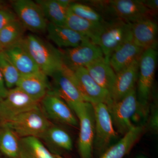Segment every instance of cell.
I'll list each match as a JSON object with an SVG mask.
<instances>
[{
	"label": "cell",
	"mask_w": 158,
	"mask_h": 158,
	"mask_svg": "<svg viewBox=\"0 0 158 158\" xmlns=\"http://www.w3.org/2000/svg\"><path fill=\"white\" fill-rule=\"evenodd\" d=\"M21 158H57L48 149L39 138H20Z\"/></svg>",
	"instance_id": "cell-25"
},
{
	"label": "cell",
	"mask_w": 158,
	"mask_h": 158,
	"mask_svg": "<svg viewBox=\"0 0 158 158\" xmlns=\"http://www.w3.org/2000/svg\"><path fill=\"white\" fill-rule=\"evenodd\" d=\"M18 20L14 12L6 9H0V31Z\"/></svg>",
	"instance_id": "cell-31"
},
{
	"label": "cell",
	"mask_w": 158,
	"mask_h": 158,
	"mask_svg": "<svg viewBox=\"0 0 158 158\" xmlns=\"http://www.w3.org/2000/svg\"><path fill=\"white\" fill-rule=\"evenodd\" d=\"M144 131L142 126H134L118 142L108 148L99 158H124L138 142Z\"/></svg>",
	"instance_id": "cell-21"
},
{
	"label": "cell",
	"mask_w": 158,
	"mask_h": 158,
	"mask_svg": "<svg viewBox=\"0 0 158 158\" xmlns=\"http://www.w3.org/2000/svg\"><path fill=\"white\" fill-rule=\"evenodd\" d=\"M12 6L18 19L25 28L35 33L46 31L47 20L36 2L31 0H16L12 2Z\"/></svg>",
	"instance_id": "cell-13"
},
{
	"label": "cell",
	"mask_w": 158,
	"mask_h": 158,
	"mask_svg": "<svg viewBox=\"0 0 158 158\" xmlns=\"http://www.w3.org/2000/svg\"><path fill=\"white\" fill-rule=\"evenodd\" d=\"M39 106L40 102L34 100L18 87L9 89L6 97L0 99L1 125Z\"/></svg>",
	"instance_id": "cell-10"
},
{
	"label": "cell",
	"mask_w": 158,
	"mask_h": 158,
	"mask_svg": "<svg viewBox=\"0 0 158 158\" xmlns=\"http://www.w3.org/2000/svg\"><path fill=\"white\" fill-rule=\"evenodd\" d=\"M46 31L49 39L61 49L75 47L90 40L88 37L65 26H57L48 23Z\"/></svg>",
	"instance_id": "cell-19"
},
{
	"label": "cell",
	"mask_w": 158,
	"mask_h": 158,
	"mask_svg": "<svg viewBox=\"0 0 158 158\" xmlns=\"http://www.w3.org/2000/svg\"><path fill=\"white\" fill-rule=\"evenodd\" d=\"M73 71L77 85L85 101L92 104L102 103L108 107L113 103L110 92L93 80L85 67L77 69Z\"/></svg>",
	"instance_id": "cell-14"
},
{
	"label": "cell",
	"mask_w": 158,
	"mask_h": 158,
	"mask_svg": "<svg viewBox=\"0 0 158 158\" xmlns=\"http://www.w3.org/2000/svg\"><path fill=\"white\" fill-rule=\"evenodd\" d=\"M51 77L53 85L51 90L64 101L72 110L87 102L77 85L73 71L63 65L61 69Z\"/></svg>",
	"instance_id": "cell-7"
},
{
	"label": "cell",
	"mask_w": 158,
	"mask_h": 158,
	"mask_svg": "<svg viewBox=\"0 0 158 158\" xmlns=\"http://www.w3.org/2000/svg\"><path fill=\"white\" fill-rule=\"evenodd\" d=\"M1 117H0V126H1Z\"/></svg>",
	"instance_id": "cell-40"
},
{
	"label": "cell",
	"mask_w": 158,
	"mask_h": 158,
	"mask_svg": "<svg viewBox=\"0 0 158 158\" xmlns=\"http://www.w3.org/2000/svg\"><path fill=\"white\" fill-rule=\"evenodd\" d=\"M92 105L95 120L93 148L97 155H101L116 137V131L107 106L102 103Z\"/></svg>",
	"instance_id": "cell-8"
},
{
	"label": "cell",
	"mask_w": 158,
	"mask_h": 158,
	"mask_svg": "<svg viewBox=\"0 0 158 158\" xmlns=\"http://www.w3.org/2000/svg\"><path fill=\"white\" fill-rule=\"evenodd\" d=\"M41 139L52 148L69 151L73 147L70 135L62 128L52 124Z\"/></svg>",
	"instance_id": "cell-26"
},
{
	"label": "cell",
	"mask_w": 158,
	"mask_h": 158,
	"mask_svg": "<svg viewBox=\"0 0 158 158\" xmlns=\"http://www.w3.org/2000/svg\"><path fill=\"white\" fill-rule=\"evenodd\" d=\"M57 1L61 6L66 8H69L71 4L75 2L72 0H57Z\"/></svg>",
	"instance_id": "cell-35"
},
{
	"label": "cell",
	"mask_w": 158,
	"mask_h": 158,
	"mask_svg": "<svg viewBox=\"0 0 158 158\" xmlns=\"http://www.w3.org/2000/svg\"><path fill=\"white\" fill-rule=\"evenodd\" d=\"M144 51L133 40L131 35L111 55L109 63L115 73H118L139 59Z\"/></svg>",
	"instance_id": "cell-16"
},
{
	"label": "cell",
	"mask_w": 158,
	"mask_h": 158,
	"mask_svg": "<svg viewBox=\"0 0 158 158\" xmlns=\"http://www.w3.org/2000/svg\"><path fill=\"white\" fill-rule=\"evenodd\" d=\"M8 90L5 84L2 75L0 71V99H3L6 97Z\"/></svg>",
	"instance_id": "cell-33"
},
{
	"label": "cell",
	"mask_w": 158,
	"mask_h": 158,
	"mask_svg": "<svg viewBox=\"0 0 158 158\" xmlns=\"http://www.w3.org/2000/svg\"><path fill=\"white\" fill-rule=\"evenodd\" d=\"M139 106L135 88L119 101L113 102L108 107L113 126L118 133L124 135L134 126L131 118Z\"/></svg>",
	"instance_id": "cell-9"
},
{
	"label": "cell",
	"mask_w": 158,
	"mask_h": 158,
	"mask_svg": "<svg viewBox=\"0 0 158 158\" xmlns=\"http://www.w3.org/2000/svg\"><path fill=\"white\" fill-rule=\"evenodd\" d=\"M56 156L57 158H64L63 157H62L61 156L59 155L58 154H56Z\"/></svg>",
	"instance_id": "cell-37"
},
{
	"label": "cell",
	"mask_w": 158,
	"mask_h": 158,
	"mask_svg": "<svg viewBox=\"0 0 158 158\" xmlns=\"http://www.w3.org/2000/svg\"><path fill=\"white\" fill-rule=\"evenodd\" d=\"M138 158H146L144 157H143V156H141V157H138Z\"/></svg>",
	"instance_id": "cell-39"
},
{
	"label": "cell",
	"mask_w": 158,
	"mask_h": 158,
	"mask_svg": "<svg viewBox=\"0 0 158 158\" xmlns=\"http://www.w3.org/2000/svg\"><path fill=\"white\" fill-rule=\"evenodd\" d=\"M131 24L132 37L137 45L144 50L156 49L158 27L154 18H146Z\"/></svg>",
	"instance_id": "cell-15"
},
{
	"label": "cell",
	"mask_w": 158,
	"mask_h": 158,
	"mask_svg": "<svg viewBox=\"0 0 158 158\" xmlns=\"http://www.w3.org/2000/svg\"><path fill=\"white\" fill-rule=\"evenodd\" d=\"M52 124L39 106L1 125L11 129L19 138L35 137L41 139Z\"/></svg>",
	"instance_id": "cell-4"
},
{
	"label": "cell",
	"mask_w": 158,
	"mask_h": 158,
	"mask_svg": "<svg viewBox=\"0 0 158 158\" xmlns=\"http://www.w3.org/2000/svg\"><path fill=\"white\" fill-rule=\"evenodd\" d=\"M156 49L145 50L139 61L137 79V98L140 106H145L149 100L153 88L157 62Z\"/></svg>",
	"instance_id": "cell-5"
},
{
	"label": "cell",
	"mask_w": 158,
	"mask_h": 158,
	"mask_svg": "<svg viewBox=\"0 0 158 158\" xmlns=\"http://www.w3.org/2000/svg\"><path fill=\"white\" fill-rule=\"evenodd\" d=\"M100 14L110 19H119L132 23L146 18H154L156 14L148 9L142 0L90 1L88 2Z\"/></svg>",
	"instance_id": "cell-1"
},
{
	"label": "cell",
	"mask_w": 158,
	"mask_h": 158,
	"mask_svg": "<svg viewBox=\"0 0 158 158\" xmlns=\"http://www.w3.org/2000/svg\"><path fill=\"white\" fill-rule=\"evenodd\" d=\"M93 80L111 95L116 73L104 58L90 63L85 67Z\"/></svg>",
	"instance_id": "cell-22"
},
{
	"label": "cell",
	"mask_w": 158,
	"mask_h": 158,
	"mask_svg": "<svg viewBox=\"0 0 158 158\" xmlns=\"http://www.w3.org/2000/svg\"><path fill=\"white\" fill-rule=\"evenodd\" d=\"M73 112L78 118V148L81 158H91L95 135V120L92 105L88 102L75 108Z\"/></svg>",
	"instance_id": "cell-6"
},
{
	"label": "cell",
	"mask_w": 158,
	"mask_h": 158,
	"mask_svg": "<svg viewBox=\"0 0 158 158\" xmlns=\"http://www.w3.org/2000/svg\"><path fill=\"white\" fill-rule=\"evenodd\" d=\"M142 2L148 9L156 14L158 10V0H142Z\"/></svg>",
	"instance_id": "cell-32"
},
{
	"label": "cell",
	"mask_w": 158,
	"mask_h": 158,
	"mask_svg": "<svg viewBox=\"0 0 158 158\" xmlns=\"http://www.w3.org/2000/svg\"><path fill=\"white\" fill-rule=\"evenodd\" d=\"M69 8L74 14L92 22L101 23L105 20L101 15L90 6L74 2Z\"/></svg>",
	"instance_id": "cell-30"
},
{
	"label": "cell",
	"mask_w": 158,
	"mask_h": 158,
	"mask_svg": "<svg viewBox=\"0 0 158 158\" xmlns=\"http://www.w3.org/2000/svg\"><path fill=\"white\" fill-rule=\"evenodd\" d=\"M47 77L41 71L21 76L16 87L34 100L40 102L51 89Z\"/></svg>",
	"instance_id": "cell-18"
},
{
	"label": "cell",
	"mask_w": 158,
	"mask_h": 158,
	"mask_svg": "<svg viewBox=\"0 0 158 158\" xmlns=\"http://www.w3.org/2000/svg\"><path fill=\"white\" fill-rule=\"evenodd\" d=\"M59 50L63 64L72 71L85 67L90 63L104 58L100 48L90 40L75 47Z\"/></svg>",
	"instance_id": "cell-11"
},
{
	"label": "cell",
	"mask_w": 158,
	"mask_h": 158,
	"mask_svg": "<svg viewBox=\"0 0 158 158\" xmlns=\"http://www.w3.org/2000/svg\"><path fill=\"white\" fill-rule=\"evenodd\" d=\"M5 3L3 1H0V9H6Z\"/></svg>",
	"instance_id": "cell-36"
},
{
	"label": "cell",
	"mask_w": 158,
	"mask_h": 158,
	"mask_svg": "<svg viewBox=\"0 0 158 158\" xmlns=\"http://www.w3.org/2000/svg\"><path fill=\"white\" fill-rule=\"evenodd\" d=\"M131 35V23L119 19L105 20L93 43L98 46L109 62L111 55Z\"/></svg>",
	"instance_id": "cell-3"
},
{
	"label": "cell",
	"mask_w": 158,
	"mask_h": 158,
	"mask_svg": "<svg viewBox=\"0 0 158 158\" xmlns=\"http://www.w3.org/2000/svg\"><path fill=\"white\" fill-rule=\"evenodd\" d=\"M3 51L2 48V46H1V42H0V52Z\"/></svg>",
	"instance_id": "cell-38"
},
{
	"label": "cell",
	"mask_w": 158,
	"mask_h": 158,
	"mask_svg": "<svg viewBox=\"0 0 158 158\" xmlns=\"http://www.w3.org/2000/svg\"><path fill=\"white\" fill-rule=\"evenodd\" d=\"M139 59L116 73V80L111 93L113 102L119 101L136 88Z\"/></svg>",
	"instance_id": "cell-17"
},
{
	"label": "cell",
	"mask_w": 158,
	"mask_h": 158,
	"mask_svg": "<svg viewBox=\"0 0 158 158\" xmlns=\"http://www.w3.org/2000/svg\"><path fill=\"white\" fill-rule=\"evenodd\" d=\"M26 29L19 20L0 31V42L3 51L22 41Z\"/></svg>",
	"instance_id": "cell-28"
},
{
	"label": "cell",
	"mask_w": 158,
	"mask_h": 158,
	"mask_svg": "<svg viewBox=\"0 0 158 158\" xmlns=\"http://www.w3.org/2000/svg\"><path fill=\"white\" fill-rule=\"evenodd\" d=\"M40 107L50 121L72 127L79 125L77 116L70 107L51 90L40 102Z\"/></svg>",
	"instance_id": "cell-12"
},
{
	"label": "cell",
	"mask_w": 158,
	"mask_h": 158,
	"mask_svg": "<svg viewBox=\"0 0 158 158\" xmlns=\"http://www.w3.org/2000/svg\"><path fill=\"white\" fill-rule=\"evenodd\" d=\"M22 42L39 69L51 77L63 66L59 49L34 34L24 37Z\"/></svg>",
	"instance_id": "cell-2"
},
{
	"label": "cell",
	"mask_w": 158,
	"mask_h": 158,
	"mask_svg": "<svg viewBox=\"0 0 158 158\" xmlns=\"http://www.w3.org/2000/svg\"><path fill=\"white\" fill-rule=\"evenodd\" d=\"M103 23H98L84 19L74 14L69 8L65 26L88 37L93 43Z\"/></svg>",
	"instance_id": "cell-23"
},
{
	"label": "cell",
	"mask_w": 158,
	"mask_h": 158,
	"mask_svg": "<svg viewBox=\"0 0 158 158\" xmlns=\"http://www.w3.org/2000/svg\"><path fill=\"white\" fill-rule=\"evenodd\" d=\"M0 151L8 158H21L20 138L4 125L0 127Z\"/></svg>",
	"instance_id": "cell-24"
},
{
	"label": "cell",
	"mask_w": 158,
	"mask_h": 158,
	"mask_svg": "<svg viewBox=\"0 0 158 158\" xmlns=\"http://www.w3.org/2000/svg\"><path fill=\"white\" fill-rule=\"evenodd\" d=\"M158 112L155 110L154 113H153L151 120V126L154 129H157L158 128Z\"/></svg>",
	"instance_id": "cell-34"
},
{
	"label": "cell",
	"mask_w": 158,
	"mask_h": 158,
	"mask_svg": "<svg viewBox=\"0 0 158 158\" xmlns=\"http://www.w3.org/2000/svg\"><path fill=\"white\" fill-rule=\"evenodd\" d=\"M47 21L56 25L65 26L69 8L61 6L57 0H38Z\"/></svg>",
	"instance_id": "cell-27"
},
{
	"label": "cell",
	"mask_w": 158,
	"mask_h": 158,
	"mask_svg": "<svg viewBox=\"0 0 158 158\" xmlns=\"http://www.w3.org/2000/svg\"><path fill=\"white\" fill-rule=\"evenodd\" d=\"M22 40L3 51L13 63L21 76L28 75L41 71L25 47Z\"/></svg>",
	"instance_id": "cell-20"
},
{
	"label": "cell",
	"mask_w": 158,
	"mask_h": 158,
	"mask_svg": "<svg viewBox=\"0 0 158 158\" xmlns=\"http://www.w3.org/2000/svg\"><path fill=\"white\" fill-rule=\"evenodd\" d=\"M0 71L8 90L17 86L21 76L4 51L0 52Z\"/></svg>",
	"instance_id": "cell-29"
}]
</instances>
